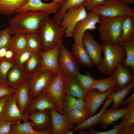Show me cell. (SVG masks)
<instances>
[{
	"label": "cell",
	"mask_w": 134,
	"mask_h": 134,
	"mask_svg": "<svg viewBox=\"0 0 134 134\" xmlns=\"http://www.w3.org/2000/svg\"><path fill=\"white\" fill-rule=\"evenodd\" d=\"M48 15L44 11L34 10L17 13L10 20V27L13 34L37 33L41 21Z\"/></svg>",
	"instance_id": "cell-1"
},
{
	"label": "cell",
	"mask_w": 134,
	"mask_h": 134,
	"mask_svg": "<svg viewBox=\"0 0 134 134\" xmlns=\"http://www.w3.org/2000/svg\"><path fill=\"white\" fill-rule=\"evenodd\" d=\"M41 41L43 51L51 49L60 42L65 30L53 19L47 16L41 21L37 32Z\"/></svg>",
	"instance_id": "cell-2"
},
{
	"label": "cell",
	"mask_w": 134,
	"mask_h": 134,
	"mask_svg": "<svg viewBox=\"0 0 134 134\" xmlns=\"http://www.w3.org/2000/svg\"><path fill=\"white\" fill-rule=\"evenodd\" d=\"M102 45L103 57L97 66L98 69L103 74L111 75L117 67L123 63L125 53L119 43L114 44L103 43Z\"/></svg>",
	"instance_id": "cell-3"
},
{
	"label": "cell",
	"mask_w": 134,
	"mask_h": 134,
	"mask_svg": "<svg viewBox=\"0 0 134 134\" xmlns=\"http://www.w3.org/2000/svg\"><path fill=\"white\" fill-rule=\"evenodd\" d=\"M124 16L115 18L100 16L98 32L103 43H118L121 37L122 24Z\"/></svg>",
	"instance_id": "cell-4"
},
{
	"label": "cell",
	"mask_w": 134,
	"mask_h": 134,
	"mask_svg": "<svg viewBox=\"0 0 134 134\" xmlns=\"http://www.w3.org/2000/svg\"><path fill=\"white\" fill-rule=\"evenodd\" d=\"M56 76L50 70L42 67L30 75L29 82L31 100L43 92Z\"/></svg>",
	"instance_id": "cell-5"
},
{
	"label": "cell",
	"mask_w": 134,
	"mask_h": 134,
	"mask_svg": "<svg viewBox=\"0 0 134 134\" xmlns=\"http://www.w3.org/2000/svg\"><path fill=\"white\" fill-rule=\"evenodd\" d=\"M89 11L100 16L115 18L124 16H134V9L129 5L121 3L116 0H109L100 6L93 8Z\"/></svg>",
	"instance_id": "cell-6"
},
{
	"label": "cell",
	"mask_w": 134,
	"mask_h": 134,
	"mask_svg": "<svg viewBox=\"0 0 134 134\" xmlns=\"http://www.w3.org/2000/svg\"><path fill=\"white\" fill-rule=\"evenodd\" d=\"M59 65L65 77L74 78L80 72L78 62L74 56L63 44L60 49Z\"/></svg>",
	"instance_id": "cell-7"
},
{
	"label": "cell",
	"mask_w": 134,
	"mask_h": 134,
	"mask_svg": "<svg viewBox=\"0 0 134 134\" xmlns=\"http://www.w3.org/2000/svg\"><path fill=\"white\" fill-rule=\"evenodd\" d=\"M87 13L83 5L79 8H71L64 13L62 17L61 26L65 30V34L66 37H72L76 25L86 17Z\"/></svg>",
	"instance_id": "cell-8"
},
{
	"label": "cell",
	"mask_w": 134,
	"mask_h": 134,
	"mask_svg": "<svg viewBox=\"0 0 134 134\" xmlns=\"http://www.w3.org/2000/svg\"><path fill=\"white\" fill-rule=\"evenodd\" d=\"M100 16L93 12H87L86 17L79 22L74 29L72 37L75 43H82V38L85 33L88 30L97 29L96 25L99 22Z\"/></svg>",
	"instance_id": "cell-9"
},
{
	"label": "cell",
	"mask_w": 134,
	"mask_h": 134,
	"mask_svg": "<svg viewBox=\"0 0 134 134\" xmlns=\"http://www.w3.org/2000/svg\"><path fill=\"white\" fill-rule=\"evenodd\" d=\"M15 92L8 96L3 106L1 115L9 122H23L29 120V114L23 115L17 106Z\"/></svg>",
	"instance_id": "cell-10"
},
{
	"label": "cell",
	"mask_w": 134,
	"mask_h": 134,
	"mask_svg": "<svg viewBox=\"0 0 134 134\" xmlns=\"http://www.w3.org/2000/svg\"><path fill=\"white\" fill-rule=\"evenodd\" d=\"M64 77L61 70L50 84L43 92L49 95L55 101L58 108L59 113H63V101L65 94L64 87Z\"/></svg>",
	"instance_id": "cell-11"
},
{
	"label": "cell",
	"mask_w": 134,
	"mask_h": 134,
	"mask_svg": "<svg viewBox=\"0 0 134 134\" xmlns=\"http://www.w3.org/2000/svg\"><path fill=\"white\" fill-rule=\"evenodd\" d=\"M113 91L112 90L106 93H101L96 89H92L85 93L84 109L88 113L89 117L95 114L103 103L108 95Z\"/></svg>",
	"instance_id": "cell-12"
},
{
	"label": "cell",
	"mask_w": 134,
	"mask_h": 134,
	"mask_svg": "<svg viewBox=\"0 0 134 134\" xmlns=\"http://www.w3.org/2000/svg\"><path fill=\"white\" fill-rule=\"evenodd\" d=\"M51 117V134H65L74 127L69 121L66 113L62 114L54 109L49 110Z\"/></svg>",
	"instance_id": "cell-13"
},
{
	"label": "cell",
	"mask_w": 134,
	"mask_h": 134,
	"mask_svg": "<svg viewBox=\"0 0 134 134\" xmlns=\"http://www.w3.org/2000/svg\"><path fill=\"white\" fill-rule=\"evenodd\" d=\"M82 42L94 65L97 66L102 59V45L96 41L91 34L88 31L84 34Z\"/></svg>",
	"instance_id": "cell-14"
},
{
	"label": "cell",
	"mask_w": 134,
	"mask_h": 134,
	"mask_svg": "<svg viewBox=\"0 0 134 134\" xmlns=\"http://www.w3.org/2000/svg\"><path fill=\"white\" fill-rule=\"evenodd\" d=\"M113 74L115 85L113 91L122 89L134 81V73L130 68L125 66L122 63L117 67Z\"/></svg>",
	"instance_id": "cell-15"
},
{
	"label": "cell",
	"mask_w": 134,
	"mask_h": 134,
	"mask_svg": "<svg viewBox=\"0 0 134 134\" xmlns=\"http://www.w3.org/2000/svg\"><path fill=\"white\" fill-rule=\"evenodd\" d=\"M62 41L53 48L41 52L42 67L49 69L56 75L60 71L59 65L60 49Z\"/></svg>",
	"instance_id": "cell-16"
},
{
	"label": "cell",
	"mask_w": 134,
	"mask_h": 134,
	"mask_svg": "<svg viewBox=\"0 0 134 134\" xmlns=\"http://www.w3.org/2000/svg\"><path fill=\"white\" fill-rule=\"evenodd\" d=\"M29 119L32 122L33 128L37 132L44 131L51 126V117L49 109L34 110L29 114Z\"/></svg>",
	"instance_id": "cell-17"
},
{
	"label": "cell",
	"mask_w": 134,
	"mask_h": 134,
	"mask_svg": "<svg viewBox=\"0 0 134 134\" xmlns=\"http://www.w3.org/2000/svg\"><path fill=\"white\" fill-rule=\"evenodd\" d=\"M52 109L58 111V107L55 101L48 94L43 92L31 100L26 114H29L35 110Z\"/></svg>",
	"instance_id": "cell-18"
},
{
	"label": "cell",
	"mask_w": 134,
	"mask_h": 134,
	"mask_svg": "<svg viewBox=\"0 0 134 134\" xmlns=\"http://www.w3.org/2000/svg\"><path fill=\"white\" fill-rule=\"evenodd\" d=\"M61 7L53 1L49 3H44L42 0H28L25 4L16 13L34 10L44 11L49 15L55 14Z\"/></svg>",
	"instance_id": "cell-19"
},
{
	"label": "cell",
	"mask_w": 134,
	"mask_h": 134,
	"mask_svg": "<svg viewBox=\"0 0 134 134\" xmlns=\"http://www.w3.org/2000/svg\"><path fill=\"white\" fill-rule=\"evenodd\" d=\"M16 90L15 93L17 106L22 114H25L31 100L29 94V78Z\"/></svg>",
	"instance_id": "cell-20"
},
{
	"label": "cell",
	"mask_w": 134,
	"mask_h": 134,
	"mask_svg": "<svg viewBox=\"0 0 134 134\" xmlns=\"http://www.w3.org/2000/svg\"><path fill=\"white\" fill-rule=\"evenodd\" d=\"M30 75L23 68L15 65L9 71L7 76L8 84L16 89L29 78Z\"/></svg>",
	"instance_id": "cell-21"
},
{
	"label": "cell",
	"mask_w": 134,
	"mask_h": 134,
	"mask_svg": "<svg viewBox=\"0 0 134 134\" xmlns=\"http://www.w3.org/2000/svg\"><path fill=\"white\" fill-rule=\"evenodd\" d=\"M126 110V107L121 108L112 107L106 109L102 114L100 124L102 129L105 130L110 125L113 124L120 119L124 117Z\"/></svg>",
	"instance_id": "cell-22"
},
{
	"label": "cell",
	"mask_w": 134,
	"mask_h": 134,
	"mask_svg": "<svg viewBox=\"0 0 134 134\" xmlns=\"http://www.w3.org/2000/svg\"><path fill=\"white\" fill-rule=\"evenodd\" d=\"M112 102L109 99L105 100L103 106L100 111L97 114L89 117L83 123L77 125L72 129L74 132L93 128L100 124L101 115Z\"/></svg>",
	"instance_id": "cell-23"
},
{
	"label": "cell",
	"mask_w": 134,
	"mask_h": 134,
	"mask_svg": "<svg viewBox=\"0 0 134 134\" xmlns=\"http://www.w3.org/2000/svg\"><path fill=\"white\" fill-rule=\"evenodd\" d=\"M72 53L78 63L85 67L92 68L94 64L89 56L83 43H76L73 45Z\"/></svg>",
	"instance_id": "cell-24"
},
{
	"label": "cell",
	"mask_w": 134,
	"mask_h": 134,
	"mask_svg": "<svg viewBox=\"0 0 134 134\" xmlns=\"http://www.w3.org/2000/svg\"><path fill=\"white\" fill-rule=\"evenodd\" d=\"M64 87L66 94L84 100L85 93L74 78L64 77Z\"/></svg>",
	"instance_id": "cell-25"
},
{
	"label": "cell",
	"mask_w": 134,
	"mask_h": 134,
	"mask_svg": "<svg viewBox=\"0 0 134 134\" xmlns=\"http://www.w3.org/2000/svg\"><path fill=\"white\" fill-rule=\"evenodd\" d=\"M122 35L119 43L134 39V16H124L122 23Z\"/></svg>",
	"instance_id": "cell-26"
},
{
	"label": "cell",
	"mask_w": 134,
	"mask_h": 134,
	"mask_svg": "<svg viewBox=\"0 0 134 134\" xmlns=\"http://www.w3.org/2000/svg\"><path fill=\"white\" fill-rule=\"evenodd\" d=\"M134 87V81L125 88L117 91H112L109 94L106 98L112 100V107L119 108L126 97L133 91Z\"/></svg>",
	"instance_id": "cell-27"
},
{
	"label": "cell",
	"mask_w": 134,
	"mask_h": 134,
	"mask_svg": "<svg viewBox=\"0 0 134 134\" xmlns=\"http://www.w3.org/2000/svg\"><path fill=\"white\" fill-rule=\"evenodd\" d=\"M28 0H0V14L6 15L16 12Z\"/></svg>",
	"instance_id": "cell-28"
},
{
	"label": "cell",
	"mask_w": 134,
	"mask_h": 134,
	"mask_svg": "<svg viewBox=\"0 0 134 134\" xmlns=\"http://www.w3.org/2000/svg\"><path fill=\"white\" fill-rule=\"evenodd\" d=\"M119 43L125 53V58L122 64L125 66L130 68L134 73V39Z\"/></svg>",
	"instance_id": "cell-29"
},
{
	"label": "cell",
	"mask_w": 134,
	"mask_h": 134,
	"mask_svg": "<svg viewBox=\"0 0 134 134\" xmlns=\"http://www.w3.org/2000/svg\"><path fill=\"white\" fill-rule=\"evenodd\" d=\"M86 0H66L59 10L54 14L53 19L61 25L63 16L69 8H79L83 5Z\"/></svg>",
	"instance_id": "cell-30"
},
{
	"label": "cell",
	"mask_w": 134,
	"mask_h": 134,
	"mask_svg": "<svg viewBox=\"0 0 134 134\" xmlns=\"http://www.w3.org/2000/svg\"><path fill=\"white\" fill-rule=\"evenodd\" d=\"M63 112L65 113L74 109H84V101L65 94L63 101Z\"/></svg>",
	"instance_id": "cell-31"
},
{
	"label": "cell",
	"mask_w": 134,
	"mask_h": 134,
	"mask_svg": "<svg viewBox=\"0 0 134 134\" xmlns=\"http://www.w3.org/2000/svg\"><path fill=\"white\" fill-rule=\"evenodd\" d=\"M10 134H41L33 128L32 122L29 120L21 123L20 122L12 124Z\"/></svg>",
	"instance_id": "cell-32"
},
{
	"label": "cell",
	"mask_w": 134,
	"mask_h": 134,
	"mask_svg": "<svg viewBox=\"0 0 134 134\" xmlns=\"http://www.w3.org/2000/svg\"><path fill=\"white\" fill-rule=\"evenodd\" d=\"M41 61V52H32L24 65L23 68L27 73L30 75L42 67Z\"/></svg>",
	"instance_id": "cell-33"
},
{
	"label": "cell",
	"mask_w": 134,
	"mask_h": 134,
	"mask_svg": "<svg viewBox=\"0 0 134 134\" xmlns=\"http://www.w3.org/2000/svg\"><path fill=\"white\" fill-rule=\"evenodd\" d=\"M27 42L26 34H14L6 48L20 53L27 50Z\"/></svg>",
	"instance_id": "cell-34"
},
{
	"label": "cell",
	"mask_w": 134,
	"mask_h": 134,
	"mask_svg": "<svg viewBox=\"0 0 134 134\" xmlns=\"http://www.w3.org/2000/svg\"><path fill=\"white\" fill-rule=\"evenodd\" d=\"M114 85V75L113 74L107 78H103L96 80L90 90L95 89L101 93H105L111 90H113Z\"/></svg>",
	"instance_id": "cell-35"
},
{
	"label": "cell",
	"mask_w": 134,
	"mask_h": 134,
	"mask_svg": "<svg viewBox=\"0 0 134 134\" xmlns=\"http://www.w3.org/2000/svg\"><path fill=\"white\" fill-rule=\"evenodd\" d=\"M27 50L32 52L42 51V43L37 32L27 34Z\"/></svg>",
	"instance_id": "cell-36"
},
{
	"label": "cell",
	"mask_w": 134,
	"mask_h": 134,
	"mask_svg": "<svg viewBox=\"0 0 134 134\" xmlns=\"http://www.w3.org/2000/svg\"><path fill=\"white\" fill-rule=\"evenodd\" d=\"M66 113L69 121L73 125L81 124L89 117L88 113L84 109H74Z\"/></svg>",
	"instance_id": "cell-37"
},
{
	"label": "cell",
	"mask_w": 134,
	"mask_h": 134,
	"mask_svg": "<svg viewBox=\"0 0 134 134\" xmlns=\"http://www.w3.org/2000/svg\"><path fill=\"white\" fill-rule=\"evenodd\" d=\"M86 93L96 81L90 73L87 72L85 74L79 72L74 78Z\"/></svg>",
	"instance_id": "cell-38"
},
{
	"label": "cell",
	"mask_w": 134,
	"mask_h": 134,
	"mask_svg": "<svg viewBox=\"0 0 134 134\" xmlns=\"http://www.w3.org/2000/svg\"><path fill=\"white\" fill-rule=\"evenodd\" d=\"M119 123L123 127H130L134 125V101L126 105L124 116Z\"/></svg>",
	"instance_id": "cell-39"
},
{
	"label": "cell",
	"mask_w": 134,
	"mask_h": 134,
	"mask_svg": "<svg viewBox=\"0 0 134 134\" xmlns=\"http://www.w3.org/2000/svg\"><path fill=\"white\" fill-rule=\"evenodd\" d=\"M15 65L13 62L4 58L0 59V81L7 84V74L10 70Z\"/></svg>",
	"instance_id": "cell-40"
},
{
	"label": "cell",
	"mask_w": 134,
	"mask_h": 134,
	"mask_svg": "<svg viewBox=\"0 0 134 134\" xmlns=\"http://www.w3.org/2000/svg\"><path fill=\"white\" fill-rule=\"evenodd\" d=\"M119 123L118 124H115L113 128L109 130L105 131H98L95 130L93 128L89 129L87 131H81V134H118L123 127Z\"/></svg>",
	"instance_id": "cell-41"
},
{
	"label": "cell",
	"mask_w": 134,
	"mask_h": 134,
	"mask_svg": "<svg viewBox=\"0 0 134 134\" xmlns=\"http://www.w3.org/2000/svg\"><path fill=\"white\" fill-rule=\"evenodd\" d=\"M0 48L7 47L13 34L10 27L0 31Z\"/></svg>",
	"instance_id": "cell-42"
},
{
	"label": "cell",
	"mask_w": 134,
	"mask_h": 134,
	"mask_svg": "<svg viewBox=\"0 0 134 134\" xmlns=\"http://www.w3.org/2000/svg\"><path fill=\"white\" fill-rule=\"evenodd\" d=\"M32 53V52L27 50L20 52L13 63L15 65L23 68L24 65L29 58Z\"/></svg>",
	"instance_id": "cell-43"
},
{
	"label": "cell",
	"mask_w": 134,
	"mask_h": 134,
	"mask_svg": "<svg viewBox=\"0 0 134 134\" xmlns=\"http://www.w3.org/2000/svg\"><path fill=\"white\" fill-rule=\"evenodd\" d=\"M20 122L8 121L3 118L1 114L0 115V134H10L12 124Z\"/></svg>",
	"instance_id": "cell-44"
},
{
	"label": "cell",
	"mask_w": 134,
	"mask_h": 134,
	"mask_svg": "<svg viewBox=\"0 0 134 134\" xmlns=\"http://www.w3.org/2000/svg\"><path fill=\"white\" fill-rule=\"evenodd\" d=\"M109 0H86L83 4L87 11L92 9L101 6L106 3Z\"/></svg>",
	"instance_id": "cell-45"
},
{
	"label": "cell",
	"mask_w": 134,
	"mask_h": 134,
	"mask_svg": "<svg viewBox=\"0 0 134 134\" xmlns=\"http://www.w3.org/2000/svg\"><path fill=\"white\" fill-rule=\"evenodd\" d=\"M16 89L11 87L7 83L0 81V98L14 93Z\"/></svg>",
	"instance_id": "cell-46"
},
{
	"label": "cell",
	"mask_w": 134,
	"mask_h": 134,
	"mask_svg": "<svg viewBox=\"0 0 134 134\" xmlns=\"http://www.w3.org/2000/svg\"><path fill=\"white\" fill-rule=\"evenodd\" d=\"M19 53L11 48H7L4 58L13 62Z\"/></svg>",
	"instance_id": "cell-47"
},
{
	"label": "cell",
	"mask_w": 134,
	"mask_h": 134,
	"mask_svg": "<svg viewBox=\"0 0 134 134\" xmlns=\"http://www.w3.org/2000/svg\"><path fill=\"white\" fill-rule=\"evenodd\" d=\"M119 134H134V125L129 127H123L119 132Z\"/></svg>",
	"instance_id": "cell-48"
},
{
	"label": "cell",
	"mask_w": 134,
	"mask_h": 134,
	"mask_svg": "<svg viewBox=\"0 0 134 134\" xmlns=\"http://www.w3.org/2000/svg\"><path fill=\"white\" fill-rule=\"evenodd\" d=\"M133 101H134V91L130 96L124 100L121 105V107L126 105L129 103Z\"/></svg>",
	"instance_id": "cell-49"
},
{
	"label": "cell",
	"mask_w": 134,
	"mask_h": 134,
	"mask_svg": "<svg viewBox=\"0 0 134 134\" xmlns=\"http://www.w3.org/2000/svg\"><path fill=\"white\" fill-rule=\"evenodd\" d=\"M8 96H5L0 98V115L1 114L5 102Z\"/></svg>",
	"instance_id": "cell-50"
},
{
	"label": "cell",
	"mask_w": 134,
	"mask_h": 134,
	"mask_svg": "<svg viewBox=\"0 0 134 134\" xmlns=\"http://www.w3.org/2000/svg\"><path fill=\"white\" fill-rule=\"evenodd\" d=\"M7 49L6 47H3L0 48V58H4Z\"/></svg>",
	"instance_id": "cell-51"
},
{
	"label": "cell",
	"mask_w": 134,
	"mask_h": 134,
	"mask_svg": "<svg viewBox=\"0 0 134 134\" xmlns=\"http://www.w3.org/2000/svg\"><path fill=\"white\" fill-rule=\"evenodd\" d=\"M122 3L130 5L134 3V0H116Z\"/></svg>",
	"instance_id": "cell-52"
},
{
	"label": "cell",
	"mask_w": 134,
	"mask_h": 134,
	"mask_svg": "<svg viewBox=\"0 0 134 134\" xmlns=\"http://www.w3.org/2000/svg\"><path fill=\"white\" fill-rule=\"evenodd\" d=\"M66 0H53V1L61 6L64 3Z\"/></svg>",
	"instance_id": "cell-53"
},
{
	"label": "cell",
	"mask_w": 134,
	"mask_h": 134,
	"mask_svg": "<svg viewBox=\"0 0 134 134\" xmlns=\"http://www.w3.org/2000/svg\"><path fill=\"white\" fill-rule=\"evenodd\" d=\"M74 132L71 129L67 131L65 134H73Z\"/></svg>",
	"instance_id": "cell-54"
},
{
	"label": "cell",
	"mask_w": 134,
	"mask_h": 134,
	"mask_svg": "<svg viewBox=\"0 0 134 134\" xmlns=\"http://www.w3.org/2000/svg\"><path fill=\"white\" fill-rule=\"evenodd\" d=\"M1 59L0 58V59Z\"/></svg>",
	"instance_id": "cell-55"
},
{
	"label": "cell",
	"mask_w": 134,
	"mask_h": 134,
	"mask_svg": "<svg viewBox=\"0 0 134 134\" xmlns=\"http://www.w3.org/2000/svg\"></svg>",
	"instance_id": "cell-56"
}]
</instances>
